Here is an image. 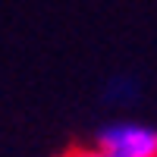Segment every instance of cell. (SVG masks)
I'll list each match as a JSON object with an SVG mask.
<instances>
[{
	"label": "cell",
	"instance_id": "6da1fadb",
	"mask_svg": "<svg viewBox=\"0 0 157 157\" xmlns=\"http://www.w3.org/2000/svg\"><path fill=\"white\" fill-rule=\"evenodd\" d=\"M107 157H157V129L141 123H113L94 141Z\"/></svg>",
	"mask_w": 157,
	"mask_h": 157
},
{
	"label": "cell",
	"instance_id": "7a4b0ae2",
	"mask_svg": "<svg viewBox=\"0 0 157 157\" xmlns=\"http://www.w3.org/2000/svg\"><path fill=\"white\" fill-rule=\"evenodd\" d=\"M60 157H107L101 148H72L66 154H60Z\"/></svg>",
	"mask_w": 157,
	"mask_h": 157
}]
</instances>
